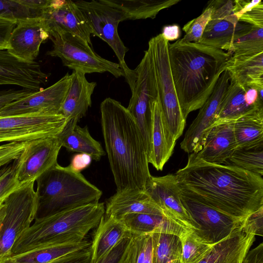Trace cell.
I'll use <instances>...</instances> for the list:
<instances>
[{"instance_id": "obj_35", "label": "cell", "mask_w": 263, "mask_h": 263, "mask_svg": "<svg viewBox=\"0 0 263 263\" xmlns=\"http://www.w3.org/2000/svg\"><path fill=\"white\" fill-rule=\"evenodd\" d=\"M152 237L153 263H182L180 238L164 233L150 234Z\"/></svg>"}, {"instance_id": "obj_7", "label": "cell", "mask_w": 263, "mask_h": 263, "mask_svg": "<svg viewBox=\"0 0 263 263\" xmlns=\"http://www.w3.org/2000/svg\"><path fill=\"white\" fill-rule=\"evenodd\" d=\"M124 77L132 92L126 108L139 129L148 159L151 154V103L158 97V91L153 63L148 49L144 51L143 57L136 68L130 69Z\"/></svg>"}, {"instance_id": "obj_23", "label": "cell", "mask_w": 263, "mask_h": 263, "mask_svg": "<svg viewBox=\"0 0 263 263\" xmlns=\"http://www.w3.org/2000/svg\"><path fill=\"white\" fill-rule=\"evenodd\" d=\"M151 108V154L148 161L157 170L161 171L173 154L176 141L165 126L159 97L152 102Z\"/></svg>"}, {"instance_id": "obj_11", "label": "cell", "mask_w": 263, "mask_h": 263, "mask_svg": "<svg viewBox=\"0 0 263 263\" xmlns=\"http://www.w3.org/2000/svg\"><path fill=\"white\" fill-rule=\"evenodd\" d=\"M67 119L62 115L31 114L0 117V142H23L58 136Z\"/></svg>"}, {"instance_id": "obj_4", "label": "cell", "mask_w": 263, "mask_h": 263, "mask_svg": "<svg viewBox=\"0 0 263 263\" xmlns=\"http://www.w3.org/2000/svg\"><path fill=\"white\" fill-rule=\"evenodd\" d=\"M103 202L86 204L35 218L17 239L11 256L45 246L81 242L105 215Z\"/></svg>"}, {"instance_id": "obj_47", "label": "cell", "mask_w": 263, "mask_h": 263, "mask_svg": "<svg viewBox=\"0 0 263 263\" xmlns=\"http://www.w3.org/2000/svg\"><path fill=\"white\" fill-rule=\"evenodd\" d=\"M34 92L36 91L26 89L0 90V111L7 104L31 95Z\"/></svg>"}, {"instance_id": "obj_6", "label": "cell", "mask_w": 263, "mask_h": 263, "mask_svg": "<svg viewBox=\"0 0 263 263\" xmlns=\"http://www.w3.org/2000/svg\"><path fill=\"white\" fill-rule=\"evenodd\" d=\"M168 43L160 33L149 41L147 49L153 63L163 120L168 132L176 141L183 132L186 120L183 116L173 80Z\"/></svg>"}, {"instance_id": "obj_29", "label": "cell", "mask_w": 263, "mask_h": 263, "mask_svg": "<svg viewBox=\"0 0 263 263\" xmlns=\"http://www.w3.org/2000/svg\"><path fill=\"white\" fill-rule=\"evenodd\" d=\"M78 121H67L63 130L58 135L62 147L69 152L86 154L96 161L100 160L106 153L101 144L90 135L87 126L81 127Z\"/></svg>"}, {"instance_id": "obj_30", "label": "cell", "mask_w": 263, "mask_h": 263, "mask_svg": "<svg viewBox=\"0 0 263 263\" xmlns=\"http://www.w3.org/2000/svg\"><path fill=\"white\" fill-rule=\"evenodd\" d=\"M225 68L240 84L263 89V52L251 55H231Z\"/></svg>"}, {"instance_id": "obj_10", "label": "cell", "mask_w": 263, "mask_h": 263, "mask_svg": "<svg viewBox=\"0 0 263 263\" xmlns=\"http://www.w3.org/2000/svg\"><path fill=\"white\" fill-rule=\"evenodd\" d=\"M74 2L88 23L92 34L105 42L113 50L125 74L130 69L125 61V54L129 49L124 45L118 31L119 23L126 21L124 13L103 0Z\"/></svg>"}, {"instance_id": "obj_13", "label": "cell", "mask_w": 263, "mask_h": 263, "mask_svg": "<svg viewBox=\"0 0 263 263\" xmlns=\"http://www.w3.org/2000/svg\"><path fill=\"white\" fill-rule=\"evenodd\" d=\"M58 137L40 138L28 142L15 159L16 176L21 184L35 181L57 162L62 147Z\"/></svg>"}, {"instance_id": "obj_45", "label": "cell", "mask_w": 263, "mask_h": 263, "mask_svg": "<svg viewBox=\"0 0 263 263\" xmlns=\"http://www.w3.org/2000/svg\"><path fill=\"white\" fill-rule=\"evenodd\" d=\"M90 246L67 254L47 263H91Z\"/></svg>"}, {"instance_id": "obj_8", "label": "cell", "mask_w": 263, "mask_h": 263, "mask_svg": "<svg viewBox=\"0 0 263 263\" xmlns=\"http://www.w3.org/2000/svg\"><path fill=\"white\" fill-rule=\"evenodd\" d=\"M34 182L23 183L4 201L5 214L0 229V258L11 256L14 243L36 217L38 197Z\"/></svg>"}, {"instance_id": "obj_21", "label": "cell", "mask_w": 263, "mask_h": 263, "mask_svg": "<svg viewBox=\"0 0 263 263\" xmlns=\"http://www.w3.org/2000/svg\"><path fill=\"white\" fill-rule=\"evenodd\" d=\"M105 215L119 219L131 213L156 214L166 216L145 191L128 189L117 191L107 199ZM167 217V216H166Z\"/></svg>"}, {"instance_id": "obj_51", "label": "cell", "mask_w": 263, "mask_h": 263, "mask_svg": "<svg viewBox=\"0 0 263 263\" xmlns=\"http://www.w3.org/2000/svg\"><path fill=\"white\" fill-rule=\"evenodd\" d=\"M161 34L168 42L177 40L181 35L180 27L177 25L165 26L163 28Z\"/></svg>"}, {"instance_id": "obj_1", "label": "cell", "mask_w": 263, "mask_h": 263, "mask_svg": "<svg viewBox=\"0 0 263 263\" xmlns=\"http://www.w3.org/2000/svg\"><path fill=\"white\" fill-rule=\"evenodd\" d=\"M175 175L183 193L239 220L263 207L262 176L241 168L209 163L191 154Z\"/></svg>"}, {"instance_id": "obj_50", "label": "cell", "mask_w": 263, "mask_h": 263, "mask_svg": "<svg viewBox=\"0 0 263 263\" xmlns=\"http://www.w3.org/2000/svg\"><path fill=\"white\" fill-rule=\"evenodd\" d=\"M260 0H253L251 1L244 0L234 1L233 14L239 21L240 17L243 13L251 9L260 3Z\"/></svg>"}, {"instance_id": "obj_32", "label": "cell", "mask_w": 263, "mask_h": 263, "mask_svg": "<svg viewBox=\"0 0 263 263\" xmlns=\"http://www.w3.org/2000/svg\"><path fill=\"white\" fill-rule=\"evenodd\" d=\"M106 4L121 10L126 20L154 18L162 10L180 0H103Z\"/></svg>"}, {"instance_id": "obj_42", "label": "cell", "mask_w": 263, "mask_h": 263, "mask_svg": "<svg viewBox=\"0 0 263 263\" xmlns=\"http://www.w3.org/2000/svg\"><path fill=\"white\" fill-rule=\"evenodd\" d=\"M132 236L122 239L97 263H126Z\"/></svg>"}, {"instance_id": "obj_20", "label": "cell", "mask_w": 263, "mask_h": 263, "mask_svg": "<svg viewBox=\"0 0 263 263\" xmlns=\"http://www.w3.org/2000/svg\"><path fill=\"white\" fill-rule=\"evenodd\" d=\"M49 36L42 18L20 20L12 31L7 50L20 60L32 62L36 59L41 44Z\"/></svg>"}, {"instance_id": "obj_48", "label": "cell", "mask_w": 263, "mask_h": 263, "mask_svg": "<svg viewBox=\"0 0 263 263\" xmlns=\"http://www.w3.org/2000/svg\"><path fill=\"white\" fill-rule=\"evenodd\" d=\"M16 22L0 18V50L9 48V40Z\"/></svg>"}, {"instance_id": "obj_49", "label": "cell", "mask_w": 263, "mask_h": 263, "mask_svg": "<svg viewBox=\"0 0 263 263\" xmlns=\"http://www.w3.org/2000/svg\"><path fill=\"white\" fill-rule=\"evenodd\" d=\"M92 160L88 154L78 153L73 156L68 166L73 171L81 172L90 165Z\"/></svg>"}, {"instance_id": "obj_28", "label": "cell", "mask_w": 263, "mask_h": 263, "mask_svg": "<svg viewBox=\"0 0 263 263\" xmlns=\"http://www.w3.org/2000/svg\"><path fill=\"white\" fill-rule=\"evenodd\" d=\"M91 242V261L97 263L122 239L132 235L123 222L105 215L96 228Z\"/></svg>"}, {"instance_id": "obj_34", "label": "cell", "mask_w": 263, "mask_h": 263, "mask_svg": "<svg viewBox=\"0 0 263 263\" xmlns=\"http://www.w3.org/2000/svg\"><path fill=\"white\" fill-rule=\"evenodd\" d=\"M50 0H0V18L15 22L42 18Z\"/></svg>"}, {"instance_id": "obj_54", "label": "cell", "mask_w": 263, "mask_h": 263, "mask_svg": "<svg viewBox=\"0 0 263 263\" xmlns=\"http://www.w3.org/2000/svg\"><path fill=\"white\" fill-rule=\"evenodd\" d=\"M2 166H3L0 165V168H1Z\"/></svg>"}, {"instance_id": "obj_33", "label": "cell", "mask_w": 263, "mask_h": 263, "mask_svg": "<svg viewBox=\"0 0 263 263\" xmlns=\"http://www.w3.org/2000/svg\"><path fill=\"white\" fill-rule=\"evenodd\" d=\"M91 245L85 239L81 242H66L45 246L34 250L11 256L19 263H47L67 254Z\"/></svg>"}, {"instance_id": "obj_14", "label": "cell", "mask_w": 263, "mask_h": 263, "mask_svg": "<svg viewBox=\"0 0 263 263\" xmlns=\"http://www.w3.org/2000/svg\"><path fill=\"white\" fill-rule=\"evenodd\" d=\"M71 81L67 72L51 86L11 102L0 111V117L31 114L61 115Z\"/></svg>"}, {"instance_id": "obj_53", "label": "cell", "mask_w": 263, "mask_h": 263, "mask_svg": "<svg viewBox=\"0 0 263 263\" xmlns=\"http://www.w3.org/2000/svg\"><path fill=\"white\" fill-rule=\"evenodd\" d=\"M0 263H19L17 262L10 257L0 258Z\"/></svg>"}, {"instance_id": "obj_24", "label": "cell", "mask_w": 263, "mask_h": 263, "mask_svg": "<svg viewBox=\"0 0 263 263\" xmlns=\"http://www.w3.org/2000/svg\"><path fill=\"white\" fill-rule=\"evenodd\" d=\"M255 240V235L241 226L223 240L214 244L198 263H241Z\"/></svg>"}, {"instance_id": "obj_2", "label": "cell", "mask_w": 263, "mask_h": 263, "mask_svg": "<svg viewBox=\"0 0 263 263\" xmlns=\"http://www.w3.org/2000/svg\"><path fill=\"white\" fill-rule=\"evenodd\" d=\"M106 152L117 191H145L151 175L143 140L127 108L111 98L100 104Z\"/></svg>"}, {"instance_id": "obj_18", "label": "cell", "mask_w": 263, "mask_h": 263, "mask_svg": "<svg viewBox=\"0 0 263 263\" xmlns=\"http://www.w3.org/2000/svg\"><path fill=\"white\" fill-rule=\"evenodd\" d=\"M261 108H263V89L241 85L230 77L212 128L220 124L234 122L249 112Z\"/></svg>"}, {"instance_id": "obj_12", "label": "cell", "mask_w": 263, "mask_h": 263, "mask_svg": "<svg viewBox=\"0 0 263 263\" xmlns=\"http://www.w3.org/2000/svg\"><path fill=\"white\" fill-rule=\"evenodd\" d=\"M180 198L182 204L197 227L195 231L211 244L223 240L242 224L243 220L221 212L181 191Z\"/></svg>"}, {"instance_id": "obj_43", "label": "cell", "mask_w": 263, "mask_h": 263, "mask_svg": "<svg viewBox=\"0 0 263 263\" xmlns=\"http://www.w3.org/2000/svg\"><path fill=\"white\" fill-rule=\"evenodd\" d=\"M28 142H11L0 145V165L4 166L17 159Z\"/></svg>"}, {"instance_id": "obj_17", "label": "cell", "mask_w": 263, "mask_h": 263, "mask_svg": "<svg viewBox=\"0 0 263 263\" xmlns=\"http://www.w3.org/2000/svg\"><path fill=\"white\" fill-rule=\"evenodd\" d=\"M42 18L49 32L77 35L92 45L91 30L74 1L50 0Z\"/></svg>"}, {"instance_id": "obj_38", "label": "cell", "mask_w": 263, "mask_h": 263, "mask_svg": "<svg viewBox=\"0 0 263 263\" xmlns=\"http://www.w3.org/2000/svg\"><path fill=\"white\" fill-rule=\"evenodd\" d=\"M263 52V28L253 27L247 34L233 41L231 55L246 56Z\"/></svg>"}, {"instance_id": "obj_39", "label": "cell", "mask_w": 263, "mask_h": 263, "mask_svg": "<svg viewBox=\"0 0 263 263\" xmlns=\"http://www.w3.org/2000/svg\"><path fill=\"white\" fill-rule=\"evenodd\" d=\"M126 263H153L151 234L132 235L128 248Z\"/></svg>"}, {"instance_id": "obj_52", "label": "cell", "mask_w": 263, "mask_h": 263, "mask_svg": "<svg viewBox=\"0 0 263 263\" xmlns=\"http://www.w3.org/2000/svg\"><path fill=\"white\" fill-rule=\"evenodd\" d=\"M5 214V206L4 201L0 202V229Z\"/></svg>"}, {"instance_id": "obj_16", "label": "cell", "mask_w": 263, "mask_h": 263, "mask_svg": "<svg viewBox=\"0 0 263 263\" xmlns=\"http://www.w3.org/2000/svg\"><path fill=\"white\" fill-rule=\"evenodd\" d=\"M145 191L167 217L191 230H197L195 223L182 203L181 190L175 174L152 176L146 184Z\"/></svg>"}, {"instance_id": "obj_22", "label": "cell", "mask_w": 263, "mask_h": 263, "mask_svg": "<svg viewBox=\"0 0 263 263\" xmlns=\"http://www.w3.org/2000/svg\"><path fill=\"white\" fill-rule=\"evenodd\" d=\"M253 27L239 22L233 13L222 19L210 20L199 43L227 50L231 55L233 41L249 33Z\"/></svg>"}, {"instance_id": "obj_41", "label": "cell", "mask_w": 263, "mask_h": 263, "mask_svg": "<svg viewBox=\"0 0 263 263\" xmlns=\"http://www.w3.org/2000/svg\"><path fill=\"white\" fill-rule=\"evenodd\" d=\"M15 166L14 160L0 168V202L22 185L16 178Z\"/></svg>"}, {"instance_id": "obj_46", "label": "cell", "mask_w": 263, "mask_h": 263, "mask_svg": "<svg viewBox=\"0 0 263 263\" xmlns=\"http://www.w3.org/2000/svg\"><path fill=\"white\" fill-rule=\"evenodd\" d=\"M239 22L245 23L252 26L263 28V3L261 1L255 6L243 13Z\"/></svg>"}, {"instance_id": "obj_44", "label": "cell", "mask_w": 263, "mask_h": 263, "mask_svg": "<svg viewBox=\"0 0 263 263\" xmlns=\"http://www.w3.org/2000/svg\"><path fill=\"white\" fill-rule=\"evenodd\" d=\"M242 229L254 235H263V207L249 214L243 220Z\"/></svg>"}, {"instance_id": "obj_27", "label": "cell", "mask_w": 263, "mask_h": 263, "mask_svg": "<svg viewBox=\"0 0 263 263\" xmlns=\"http://www.w3.org/2000/svg\"><path fill=\"white\" fill-rule=\"evenodd\" d=\"M132 235L164 233L181 238L191 229L164 215L144 213L127 214L119 219Z\"/></svg>"}, {"instance_id": "obj_37", "label": "cell", "mask_w": 263, "mask_h": 263, "mask_svg": "<svg viewBox=\"0 0 263 263\" xmlns=\"http://www.w3.org/2000/svg\"><path fill=\"white\" fill-rule=\"evenodd\" d=\"M182 263H198L210 252L214 245L206 241L193 230L180 238Z\"/></svg>"}, {"instance_id": "obj_9", "label": "cell", "mask_w": 263, "mask_h": 263, "mask_svg": "<svg viewBox=\"0 0 263 263\" xmlns=\"http://www.w3.org/2000/svg\"><path fill=\"white\" fill-rule=\"evenodd\" d=\"M49 39L53 46L47 54L59 58L64 66L85 74L108 72L117 78L124 77L119 63L100 57L91 46L81 37L69 33L51 31Z\"/></svg>"}, {"instance_id": "obj_40", "label": "cell", "mask_w": 263, "mask_h": 263, "mask_svg": "<svg viewBox=\"0 0 263 263\" xmlns=\"http://www.w3.org/2000/svg\"><path fill=\"white\" fill-rule=\"evenodd\" d=\"M211 7L208 5L202 13L197 17L185 24L182 30L185 34L181 39L186 42L199 43L204 29L210 20Z\"/></svg>"}, {"instance_id": "obj_25", "label": "cell", "mask_w": 263, "mask_h": 263, "mask_svg": "<svg viewBox=\"0 0 263 263\" xmlns=\"http://www.w3.org/2000/svg\"><path fill=\"white\" fill-rule=\"evenodd\" d=\"M236 148L233 122H228L214 126L209 132L202 149L191 154L205 162L223 164Z\"/></svg>"}, {"instance_id": "obj_31", "label": "cell", "mask_w": 263, "mask_h": 263, "mask_svg": "<svg viewBox=\"0 0 263 263\" xmlns=\"http://www.w3.org/2000/svg\"><path fill=\"white\" fill-rule=\"evenodd\" d=\"M233 132L237 148L263 143V108L252 110L235 120Z\"/></svg>"}, {"instance_id": "obj_19", "label": "cell", "mask_w": 263, "mask_h": 263, "mask_svg": "<svg viewBox=\"0 0 263 263\" xmlns=\"http://www.w3.org/2000/svg\"><path fill=\"white\" fill-rule=\"evenodd\" d=\"M49 74L36 62H27L15 57L7 50H0V85H16L34 91L40 90Z\"/></svg>"}, {"instance_id": "obj_26", "label": "cell", "mask_w": 263, "mask_h": 263, "mask_svg": "<svg viewBox=\"0 0 263 263\" xmlns=\"http://www.w3.org/2000/svg\"><path fill=\"white\" fill-rule=\"evenodd\" d=\"M71 81L66 97L63 103L60 114L67 121H78L84 117L91 105V96L97 85L89 82L85 74L79 70H73Z\"/></svg>"}, {"instance_id": "obj_15", "label": "cell", "mask_w": 263, "mask_h": 263, "mask_svg": "<svg viewBox=\"0 0 263 263\" xmlns=\"http://www.w3.org/2000/svg\"><path fill=\"white\" fill-rule=\"evenodd\" d=\"M230 76L226 69L219 77L210 96L199 109L198 114L186 131L180 147L187 153H196L202 148L212 128L224 93L229 84Z\"/></svg>"}, {"instance_id": "obj_36", "label": "cell", "mask_w": 263, "mask_h": 263, "mask_svg": "<svg viewBox=\"0 0 263 263\" xmlns=\"http://www.w3.org/2000/svg\"><path fill=\"white\" fill-rule=\"evenodd\" d=\"M223 164L239 167L262 176L263 143L251 147L236 149Z\"/></svg>"}, {"instance_id": "obj_5", "label": "cell", "mask_w": 263, "mask_h": 263, "mask_svg": "<svg viewBox=\"0 0 263 263\" xmlns=\"http://www.w3.org/2000/svg\"><path fill=\"white\" fill-rule=\"evenodd\" d=\"M38 208L35 218L99 202L102 191L81 172L58 163L35 180Z\"/></svg>"}, {"instance_id": "obj_3", "label": "cell", "mask_w": 263, "mask_h": 263, "mask_svg": "<svg viewBox=\"0 0 263 263\" xmlns=\"http://www.w3.org/2000/svg\"><path fill=\"white\" fill-rule=\"evenodd\" d=\"M173 80L184 118L200 109L212 93L231 55L200 43H168Z\"/></svg>"}]
</instances>
